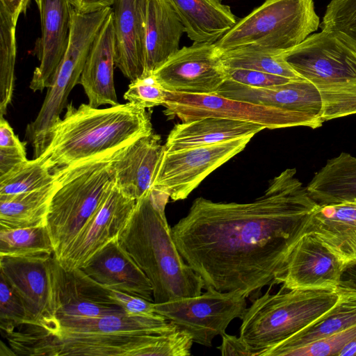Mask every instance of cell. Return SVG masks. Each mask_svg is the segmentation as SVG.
Masks as SVG:
<instances>
[{"label": "cell", "instance_id": "39", "mask_svg": "<svg viewBox=\"0 0 356 356\" xmlns=\"http://www.w3.org/2000/svg\"><path fill=\"white\" fill-rule=\"evenodd\" d=\"M226 72L227 79L256 88L271 87L295 80L270 73L246 69L226 68Z\"/></svg>", "mask_w": 356, "mask_h": 356}, {"label": "cell", "instance_id": "12", "mask_svg": "<svg viewBox=\"0 0 356 356\" xmlns=\"http://www.w3.org/2000/svg\"><path fill=\"white\" fill-rule=\"evenodd\" d=\"M54 254L0 257V275L22 302L26 325L49 331L56 323L53 282Z\"/></svg>", "mask_w": 356, "mask_h": 356}, {"label": "cell", "instance_id": "47", "mask_svg": "<svg viewBox=\"0 0 356 356\" xmlns=\"http://www.w3.org/2000/svg\"><path fill=\"white\" fill-rule=\"evenodd\" d=\"M339 356H356V338L341 350Z\"/></svg>", "mask_w": 356, "mask_h": 356}, {"label": "cell", "instance_id": "42", "mask_svg": "<svg viewBox=\"0 0 356 356\" xmlns=\"http://www.w3.org/2000/svg\"><path fill=\"white\" fill-rule=\"evenodd\" d=\"M222 343L218 348L222 355L254 356L257 351L250 348L240 337L224 333Z\"/></svg>", "mask_w": 356, "mask_h": 356}, {"label": "cell", "instance_id": "34", "mask_svg": "<svg viewBox=\"0 0 356 356\" xmlns=\"http://www.w3.org/2000/svg\"><path fill=\"white\" fill-rule=\"evenodd\" d=\"M56 179L43 159L27 160L9 173L0 177V195H13L44 187Z\"/></svg>", "mask_w": 356, "mask_h": 356}, {"label": "cell", "instance_id": "37", "mask_svg": "<svg viewBox=\"0 0 356 356\" xmlns=\"http://www.w3.org/2000/svg\"><path fill=\"white\" fill-rule=\"evenodd\" d=\"M166 90L157 81L153 74H143L131 81L124 99L144 108L164 104Z\"/></svg>", "mask_w": 356, "mask_h": 356}, {"label": "cell", "instance_id": "15", "mask_svg": "<svg viewBox=\"0 0 356 356\" xmlns=\"http://www.w3.org/2000/svg\"><path fill=\"white\" fill-rule=\"evenodd\" d=\"M53 282L56 323L126 313L108 297L105 286L95 282L81 268L64 269L55 255Z\"/></svg>", "mask_w": 356, "mask_h": 356}, {"label": "cell", "instance_id": "11", "mask_svg": "<svg viewBox=\"0 0 356 356\" xmlns=\"http://www.w3.org/2000/svg\"><path fill=\"white\" fill-rule=\"evenodd\" d=\"M252 136L174 152H163L152 188L173 201L188 197L212 172L242 152Z\"/></svg>", "mask_w": 356, "mask_h": 356}, {"label": "cell", "instance_id": "17", "mask_svg": "<svg viewBox=\"0 0 356 356\" xmlns=\"http://www.w3.org/2000/svg\"><path fill=\"white\" fill-rule=\"evenodd\" d=\"M218 95L236 100L272 106L300 114L321 127L322 102L315 86L305 79L267 88H256L227 79Z\"/></svg>", "mask_w": 356, "mask_h": 356}, {"label": "cell", "instance_id": "6", "mask_svg": "<svg viewBox=\"0 0 356 356\" xmlns=\"http://www.w3.org/2000/svg\"><path fill=\"white\" fill-rule=\"evenodd\" d=\"M193 343L178 328L161 334H51L35 326L22 334L20 350L23 355L188 356Z\"/></svg>", "mask_w": 356, "mask_h": 356}, {"label": "cell", "instance_id": "19", "mask_svg": "<svg viewBox=\"0 0 356 356\" xmlns=\"http://www.w3.org/2000/svg\"><path fill=\"white\" fill-rule=\"evenodd\" d=\"M147 3L148 0H116L113 8L115 65L131 81L145 72Z\"/></svg>", "mask_w": 356, "mask_h": 356}, {"label": "cell", "instance_id": "43", "mask_svg": "<svg viewBox=\"0 0 356 356\" xmlns=\"http://www.w3.org/2000/svg\"><path fill=\"white\" fill-rule=\"evenodd\" d=\"M116 0H71L74 9L81 13H90L113 6Z\"/></svg>", "mask_w": 356, "mask_h": 356}, {"label": "cell", "instance_id": "23", "mask_svg": "<svg viewBox=\"0 0 356 356\" xmlns=\"http://www.w3.org/2000/svg\"><path fill=\"white\" fill-rule=\"evenodd\" d=\"M316 237L342 267L356 263V200L319 205L312 213L307 233Z\"/></svg>", "mask_w": 356, "mask_h": 356}, {"label": "cell", "instance_id": "20", "mask_svg": "<svg viewBox=\"0 0 356 356\" xmlns=\"http://www.w3.org/2000/svg\"><path fill=\"white\" fill-rule=\"evenodd\" d=\"M81 269L97 283L153 301L150 282L118 238L95 253Z\"/></svg>", "mask_w": 356, "mask_h": 356}, {"label": "cell", "instance_id": "8", "mask_svg": "<svg viewBox=\"0 0 356 356\" xmlns=\"http://www.w3.org/2000/svg\"><path fill=\"white\" fill-rule=\"evenodd\" d=\"M313 0H266L215 42L220 54L245 45L284 52L317 31Z\"/></svg>", "mask_w": 356, "mask_h": 356}, {"label": "cell", "instance_id": "13", "mask_svg": "<svg viewBox=\"0 0 356 356\" xmlns=\"http://www.w3.org/2000/svg\"><path fill=\"white\" fill-rule=\"evenodd\" d=\"M167 91L215 94L227 79L215 43L193 42L179 49L152 73Z\"/></svg>", "mask_w": 356, "mask_h": 356}, {"label": "cell", "instance_id": "27", "mask_svg": "<svg viewBox=\"0 0 356 356\" xmlns=\"http://www.w3.org/2000/svg\"><path fill=\"white\" fill-rule=\"evenodd\" d=\"M177 326L160 314L131 315L127 313L58 321L47 333L58 331L104 334H161Z\"/></svg>", "mask_w": 356, "mask_h": 356}, {"label": "cell", "instance_id": "38", "mask_svg": "<svg viewBox=\"0 0 356 356\" xmlns=\"http://www.w3.org/2000/svg\"><path fill=\"white\" fill-rule=\"evenodd\" d=\"M28 323L24 306L4 278L0 275V328L5 334Z\"/></svg>", "mask_w": 356, "mask_h": 356}, {"label": "cell", "instance_id": "30", "mask_svg": "<svg viewBox=\"0 0 356 356\" xmlns=\"http://www.w3.org/2000/svg\"><path fill=\"white\" fill-rule=\"evenodd\" d=\"M56 180L35 191L0 195V228L15 229L46 225Z\"/></svg>", "mask_w": 356, "mask_h": 356}, {"label": "cell", "instance_id": "36", "mask_svg": "<svg viewBox=\"0 0 356 356\" xmlns=\"http://www.w3.org/2000/svg\"><path fill=\"white\" fill-rule=\"evenodd\" d=\"M356 338V324L307 344L293 348L284 356H339L341 350Z\"/></svg>", "mask_w": 356, "mask_h": 356}, {"label": "cell", "instance_id": "4", "mask_svg": "<svg viewBox=\"0 0 356 356\" xmlns=\"http://www.w3.org/2000/svg\"><path fill=\"white\" fill-rule=\"evenodd\" d=\"M284 60L317 89L323 122L356 114V46L321 31L283 53Z\"/></svg>", "mask_w": 356, "mask_h": 356}, {"label": "cell", "instance_id": "29", "mask_svg": "<svg viewBox=\"0 0 356 356\" xmlns=\"http://www.w3.org/2000/svg\"><path fill=\"white\" fill-rule=\"evenodd\" d=\"M337 290L339 298L325 314L284 341L264 350L261 356H284V353L289 350L356 324V292Z\"/></svg>", "mask_w": 356, "mask_h": 356}, {"label": "cell", "instance_id": "5", "mask_svg": "<svg viewBox=\"0 0 356 356\" xmlns=\"http://www.w3.org/2000/svg\"><path fill=\"white\" fill-rule=\"evenodd\" d=\"M118 151L72 164L54 172L56 187L49 204L46 225L57 259L115 185L113 161Z\"/></svg>", "mask_w": 356, "mask_h": 356}, {"label": "cell", "instance_id": "33", "mask_svg": "<svg viewBox=\"0 0 356 356\" xmlns=\"http://www.w3.org/2000/svg\"><path fill=\"white\" fill-rule=\"evenodd\" d=\"M16 26L0 5V114L6 113L14 90L16 60Z\"/></svg>", "mask_w": 356, "mask_h": 356}, {"label": "cell", "instance_id": "18", "mask_svg": "<svg viewBox=\"0 0 356 356\" xmlns=\"http://www.w3.org/2000/svg\"><path fill=\"white\" fill-rule=\"evenodd\" d=\"M40 15L39 65L35 69L30 88L42 91L51 85L68 47L74 8L71 0H37Z\"/></svg>", "mask_w": 356, "mask_h": 356}, {"label": "cell", "instance_id": "3", "mask_svg": "<svg viewBox=\"0 0 356 356\" xmlns=\"http://www.w3.org/2000/svg\"><path fill=\"white\" fill-rule=\"evenodd\" d=\"M40 156L53 173L72 164L122 149L153 132L146 108L127 102L99 108L66 106Z\"/></svg>", "mask_w": 356, "mask_h": 356}, {"label": "cell", "instance_id": "32", "mask_svg": "<svg viewBox=\"0 0 356 356\" xmlns=\"http://www.w3.org/2000/svg\"><path fill=\"white\" fill-rule=\"evenodd\" d=\"M54 254L47 225L0 228V257H33Z\"/></svg>", "mask_w": 356, "mask_h": 356}, {"label": "cell", "instance_id": "46", "mask_svg": "<svg viewBox=\"0 0 356 356\" xmlns=\"http://www.w3.org/2000/svg\"><path fill=\"white\" fill-rule=\"evenodd\" d=\"M337 289L343 291L356 292V263L344 269Z\"/></svg>", "mask_w": 356, "mask_h": 356}, {"label": "cell", "instance_id": "10", "mask_svg": "<svg viewBox=\"0 0 356 356\" xmlns=\"http://www.w3.org/2000/svg\"><path fill=\"white\" fill-rule=\"evenodd\" d=\"M242 293L221 292L213 288L199 296L155 303L156 314L188 333L193 342L211 346L213 339L225 333L229 324L241 318L247 303Z\"/></svg>", "mask_w": 356, "mask_h": 356}, {"label": "cell", "instance_id": "21", "mask_svg": "<svg viewBox=\"0 0 356 356\" xmlns=\"http://www.w3.org/2000/svg\"><path fill=\"white\" fill-rule=\"evenodd\" d=\"M164 151L160 136L154 132L119 149L113 161L116 186L131 199L140 198L152 188Z\"/></svg>", "mask_w": 356, "mask_h": 356}, {"label": "cell", "instance_id": "22", "mask_svg": "<svg viewBox=\"0 0 356 356\" xmlns=\"http://www.w3.org/2000/svg\"><path fill=\"white\" fill-rule=\"evenodd\" d=\"M115 56V34L113 10L107 16L94 40L79 82L88 99V104H118L113 79Z\"/></svg>", "mask_w": 356, "mask_h": 356}, {"label": "cell", "instance_id": "44", "mask_svg": "<svg viewBox=\"0 0 356 356\" xmlns=\"http://www.w3.org/2000/svg\"><path fill=\"white\" fill-rule=\"evenodd\" d=\"M24 145L18 137L14 134V131L9 123L3 118L0 117V147H20Z\"/></svg>", "mask_w": 356, "mask_h": 356}, {"label": "cell", "instance_id": "1", "mask_svg": "<svg viewBox=\"0 0 356 356\" xmlns=\"http://www.w3.org/2000/svg\"><path fill=\"white\" fill-rule=\"evenodd\" d=\"M287 168L247 203L195 199L172 227L181 256L204 288L248 298L275 284L319 204Z\"/></svg>", "mask_w": 356, "mask_h": 356}, {"label": "cell", "instance_id": "7", "mask_svg": "<svg viewBox=\"0 0 356 356\" xmlns=\"http://www.w3.org/2000/svg\"><path fill=\"white\" fill-rule=\"evenodd\" d=\"M269 289L254 300L241 318L239 337L258 356L318 320L339 298L337 289L282 286L275 294Z\"/></svg>", "mask_w": 356, "mask_h": 356}, {"label": "cell", "instance_id": "24", "mask_svg": "<svg viewBox=\"0 0 356 356\" xmlns=\"http://www.w3.org/2000/svg\"><path fill=\"white\" fill-rule=\"evenodd\" d=\"M265 128L261 125L221 118H203L175 125L165 143L167 152H174L252 136Z\"/></svg>", "mask_w": 356, "mask_h": 356}, {"label": "cell", "instance_id": "2", "mask_svg": "<svg viewBox=\"0 0 356 356\" xmlns=\"http://www.w3.org/2000/svg\"><path fill=\"white\" fill-rule=\"evenodd\" d=\"M170 197L151 188L136 201L118 241L151 283L155 303L193 297L204 288L174 241L165 213Z\"/></svg>", "mask_w": 356, "mask_h": 356}, {"label": "cell", "instance_id": "40", "mask_svg": "<svg viewBox=\"0 0 356 356\" xmlns=\"http://www.w3.org/2000/svg\"><path fill=\"white\" fill-rule=\"evenodd\" d=\"M108 297L131 315L152 316L156 314L155 303L139 296L107 288Z\"/></svg>", "mask_w": 356, "mask_h": 356}, {"label": "cell", "instance_id": "45", "mask_svg": "<svg viewBox=\"0 0 356 356\" xmlns=\"http://www.w3.org/2000/svg\"><path fill=\"white\" fill-rule=\"evenodd\" d=\"M30 0H0L2 6L17 24L22 13H25Z\"/></svg>", "mask_w": 356, "mask_h": 356}, {"label": "cell", "instance_id": "28", "mask_svg": "<svg viewBox=\"0 0 356 356\" xmlns=\"http://www.w3.org/2000/svg\"><path fill=\"white\" fill-rule=\"evenodd\" d=\"M306 188L319 205L356 200V157L341 152L327 160Z\"/></svg>", "mask_w": 356, "mask_h": 356}, {"label": "cell", "instance_id": "26", "mask_svg": "<svg viewBox=\"0 0 356 356\" xmlns=\"http://www.w3.org/2000/svg\"><path fill=\"white\" fill-rule=\"evenodd\" d=\"M194 42L215 43L238 22L221 0H167Z\"/></svg>", "mask_w": 356, "mask_h": 356}, {"label": "cell", "instance_id": "35", "mask_svg": "<svg viewBox=\"0 0 356 356\" xmlns=\"http://www.w3.org/2000/svg\"><path fill=\"white\" fill-rule=\"evenodd\" d=\"M319 27L321 31L342 36L356 46V0H332Z\"/></svg>", "mask_w": 356, "mask_h": 356}, {"label": "cell", "instance_id": "41", "mask_svg": "<svg viewBox=\"0 0 356 356\" xmlns=\"http://www.w3.org/2000/svg\"><path fill=\"white\" fill-rule=\"evenodd\" d=\"M25 145L20 147H0V177L27 161Z\"/></svg>", "mask_w": 356, "mask_h": 356}, {"label": "cell", "instance_id": "25", "mask_svg": "<svg viewBox=\"0 0 356 356\" xmlns=\"http://www.w3.org/2000/svg\"><path fill=\"white\" fill-rule=\"evenodd\" d=\"M184 32L181 22L167 0H148L143 74H152L179 50Z\"/></svg>", "mask_w": 356, "mask_h": 356}, {"label": "cell", "instance_id": "9", "mask_svg": "<svg viewBox=\"0 0 356 356\" xmlns=\"http://www.w3.org/2000/svg\"><path fill=\"white\" fill-rule=\"evenodd\" d=\"M163 113L181 122L221 118L254 123L265 129L307 127L317 129L308 118L272 106L233 99L215 94H189L166 90Z\"/></svg>", "mask_w": 356, "mask_h": 356}, {"label": "cell", "instance_id": "31", "mask_svg": "<svg viewBox=\"0 0 356 356\" xmlns=\"http://www.w3.org/2000/svg\"><path fill=\"white\" fill-rule=\"evenodd\" d=\"M283 53L255 45H245L220 54L224 66L264 72L291 79H303L284 60Z\"/></svg>", "mask_w": 356, "mask_h": 356}, {"label": "cell", "instance_id": "16", "mask_svg": "<svg viewBox=\"0 0 356 356\" xmlns=\"http://www.w3.org/2000/svg\"><path fill=\"white\" fill-rule=\"evenodd\" d=\"M344 268L313 235L306 234L291 252L275 284L287 289H337Z\"/></svg>", "mask_w": 356, "mask_h": 356}, {"label": "cell", "instance_id": "14", "mask_svg": "<svg viewBox=\"0 0 356 356\" xmlns=\"http://www.w3.org/2000/svg\"><path fill=\"white\" fill-rule=\"evenodd\" d=\"M136 201L123 194L115 184L97 211L57 259L60 266L67 270L81 268L95 253L117 238Z\"/></svg>", "mask_w": 356, "mask_h": 356}]
</instances>
